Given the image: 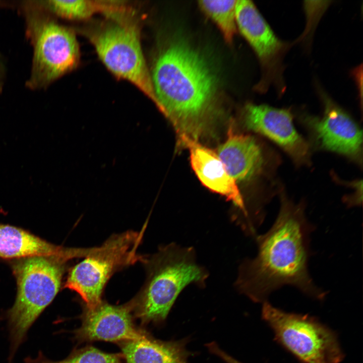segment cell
Masks as SVG:
<instances>
[{
  "mask_svg": "<svg viewBox=\"0 0 363 363\" xmlns=\"http://www.w3.org/2000/svg\"><path fill=\"white\" fill-rule=\"evenodd\" d=\"M132 312V300L120 306L101 301L93 308H86L82 324L76 331V337L80 341L120 343L142 339L147 334L135 325Z\"/></svg>",
  "mask_w": 363,
  "mask_h": 363,
  "instance_id": "obj_13",
  "label": "cell"
},
{
  "mask_svg": "<svg viewBox=\"0 0 363 363\" xmlns=\"http://www.w3.org/2000/svg\"><path fill=\"white\" fill-rule=\"evenodd\" d=\"M146 223L140 232L128 231L114 234L91 252L69 271L65 286L76 292L92 309L102 301L104 287L117 270L143 262L144 257L137 253Z\"/></svg>",
  "mask_w": 363,
  "mask_h": 363,
  "instance_id": "obj_6",
  "label": "cell"
},
{
  "mask_svg": "<svg viewBox=\"0 0 363 363\" xmlns=\"http://www.w3.org/2000/svg\"><path fill=\"white\" fill-rule=\"evenodd\" d=\"M319 94L324 106L321 116L305 114L301 121L309 131L313 143L319 149L343 155L362 165V131L343 108L322 89Z\"/></svg>",
  "mask_w": 363,
  "mask_h": 363,
  "instance_id": "obj_10",
  "label": "cell"
},
{
  "mask_svg": "<svg viewBox=\"0 0 363 363\" xmlns=\"http://www.w3.org/2000/svg\"><path fill=\"white\" fill-rule=\"evenodd\" d=\"M178 141L189 150L191 166L202 184L231 202L241 212L237 224L249 235L250 225L245 201L236 181L229 174L217 154L197 141L187 137L179 138Z\"/></svg>",
  "mask_w": 363,
  "mask_h": 363,
  "instance_id": "obj_12",
  "label": "cell"
},
{
  "mask_svg": "<svg viewBox=\"0 0 363 363\" xmlns=\"http://www.w3.org/2000/svg\"><path fill=\"white\" fill-rule=\"evenodd\" d=\"M206 346L212 353L218 356L226 363H242L225 352L214 342L209 343L206 344Z\"/></svg>",
  "mask_w": 363,
  "mask_h": 363,
  "instance_id": "obj_20",
  "label": "cell"
},
{
  "mask_svg": "<svg viewBox=\"0 0 363 363\" xmlns=\"http://www.w3.org/2000/svg\"><path fill=\"white\" fill-rule=\"evenodd\" d=\"M120 343L127 363H189L185 339L163 341L147 334L142 339Z\"/></svg>",
  "mask_w": 363,
  "mask_h": 363,
  "instance_id": "obj_16",
  "label": "cell"
},
{
  "mask_svg": "<svg viewBox=\"0 0 363 363\" xmlns=\"http://www.w3.org/2000/svg\"><path fill=\"white\" fill-rule=\"evenodd\" d=\"M6 76V68L4 59L0 53V92L4 89Z\"/></svg>",
  "mask_w": 363,
  "mask_h": 363,
  "instance_id": "obj_21",
  "label": "cell"
},
{
  "mask_svg": "<svg viewBox=\"0 0 363 363\" xmlns=\"http://www.w3.org/2000/svg\"><path fill=\"white\" fill-rule=\"evenodd\" d=\"M130 16L110 20L111 22L90 35V40L99 58L111 72L134 85L155 104L150 72L141 45L139 28Z\"/></svg>",
  "mask_w": 363,
  "mask_h": 363,
  "instance_id": "obj_8",
  "label": "cell"
},
{
  "mask_svg": "<svg viewBox=\"0 0 363 363\" xmlns=\"http://www.w3.org/2000/svg\"><path fill=\"white\" fill-rule=\"evenodd\" d=\"M83 249L53 245L20 227L0 224V258L19 259L33 256H53L67 261L82 257Z\"/></svg>",
  "mask_w": 363,
  "mask_h": 363,
  "instance_id": "obj_15",
  "label": "cell"
},
{
  "mask_svg": "<svg viewBox=\"0 0 363 363\" xmlns=\"http://www.w3.org/2000/svg\"><path fill=\"white\" fill-rule=\"evenodd\" d=\"M304 202L295 203L280 194V207L273 224L255 237L258 253L239 265L234 283L237 290L255 302L267 301L273 291L285 285L323 300L327 292L311 277L308 262L311 255V234L315 227L307 219Z\"/></svg>",
  "mask_w": 363,
  "mask_h": 363,
  "instance_id": "obj_2",
  "label": "cell"
},
{
  "mask_svg": "<svg viewBox=\"0 0 363 363\" xmlns=\"http://www.w3.org/2000/svg\"><path fill=\"white\" fill-rule=\"evenodd\" d=\"M243 115L246 128L279 146L298 165L310 162V148L295 129L290 109L247 103Z\"/></svg>",
  "mask_w": 363,
  "mask_h": 363,
  "instance_id": "obj_11",
  "label": "cell"
},
{
  "mask_svg": "<svg viewBox=\"0 0 363 363\" xmlns=\"http://www.w3.org/2000/svg\"><path fill=\"white\" fill-rule=\"evenodd\" d=\"M17 6L33 51L26 86L32 90L46 89L76 68L80 58L77 38L72 29L58 23L38 1H21Z\"/></svg>",
  "mask_w": 363,
  "mask_h": 363,
  "instance_id": "obj_4",
  "label": "cell"
},
{
  "mask_svg": "<svg viewBox=\"0 0 363 363\" xmlns=\"http://www.w3.org/2000/svg\"><path fill=\"white\" fill-rule=\"evenodd\" d=\"M217 155L235 181L248 180L260 175L267 161L263 147L254 137L237 133L231 126Z\"/></svg>",
  "mask_w": 363,
  "mask_h": 363,
  "instance_id": "obj_14",
  "label": "cell"
},
{
  "mask_svg": "<svg viewBox=\"0 0 363 363\" xmlns=\"http://www.w3.org/2000/svg\"><path fill=\"white\" fill-rule=\"evenodd\" d=\"M123 355L104 352L93 347H87L73 351L68 357L59 361L46 358L40 351L35 358L28 357L25 363H122Z\"/></svg>",
  "mask_w": 363,
  "mask_h": 363,
  "instance_id": "obj_19",
  "label": "cell"
},
{
  "mask_svg": "<svg viewBox=\"0 0 363 363\" xmlns=\"http://www.w3.org/2000/svg\"><path fill=\"white\" fill-rule=\"evenodd\" d=\"M262 316L275 340L302 363H340L344 354L337 335L317 319L263 302Z\"/></svg>",
  "mask_w": 363,
  "mask_h": 363,
  "instance_id": "obj_7",
  "label": "cell"
},
{
  "mask_svg": "<svg viewBox=\"0 0 363 363\" xmlns=\"http://www.w3.org/2000/svg\"><path fill=\"white\" fill-rule=\"evenodd\" d=\"M143 263L146 278L132 301L133 311L144 324L162 323L182 291L191 284L205 287L209 276L206 268L197 263L193 247L173 243L145 256Z\"/></svg>",
  "mask_w": 363,
  "mask_h": 363,
  "instance_id": "obj_3",
  "label": "cell"
},
{
  "mask_svg": "<svg viewBox=\"0 0 363 363\" xmlns=\"http://www.w3.org/2000/svg\"><path fill=\"white\" fill-rule=\"evenodd\" d=\"M235 0L199 1L202 11L216 24L228 44H231L236 32Z\"/></svg>",
  "mask_w": 363,
  "mask_h": 363,
  "instance_id": "obj_18",
  "label": "cell"
},
{
  "mask_svg": "<svg viewBox=\"0 0 363 363\" xmlns=\"http://www.w3.org/2000/svg\"><path fill=\"white\" fill-rule=\"evenodd\" d=\"M67 261L57 257L33 256L12 263L17 292L6 314L10 341L8 363H12L29 328L59 291Z\"/></svg>",
  "mask_w": 363,
  "mask_h": 363,
  "instance_id": "obj_5",
  "label": "cell"
},
{
  "mask_svg": "<svg viewBox=\"0 0 363 363\" xmlns=\"http://www.w3.org/2000/svg\"><path fill=\"white\" fill-rule=\"evenodd\" d=\"M39 4L54 17L71 20H84L105 8L103 1L39 0Z\"/></svg>",
  "mask_w": 363,
  "mask_h": 363,
  "instance_id": "obj_17",
  "label": "cell"
},
{
  "mask_svg": "<svg viewBox=\"0 0 363 363\" xmlns=\"http://www.w3.org/2000/svg\"><path fill=\"white\" fill-rule=\"evenodd\" d=\"M236 27L256 54L262 70L257 89L266 91L272 84L283 91L282 60L289 44L278 37L253 2L235 4Z\"/></svg>",
  "mask_w": 363,
  "mask_h": 363,
  "instance_id": "obj_9",
  "label": "cell"
},
{
  "mask_svg": "<svg viewBox=\"0 0 363 363\" xmlns=\"http://www.w3.org/2000/svg\"><path fill=\"white\" fill-rule=\"evenodd\" d=\"M2 5V2H1V1H0V6H1Z\"/></svg>",
  "mask_w": 363,
  "mask_h": 363,
  "instance_id": "obj_22",
  "label": "cell"
},
{
  "mask_svg": "<svg viewBox=\"0 0 363 363\" xmlns=\"http://www.w3.org/2000/svg\"><path fill=\"white\" fill-rule=\"evenodd\" d=\"M165 40L150 72L155 105L178 138L198 141L223 113L221 81L208 58L189 40L177 35Z\"/></svg>",
  "mask_w": 363,
  "mask_h": 363,
  "instance_id": "obj_1",
  "label": "cell"
}]
</instances>
